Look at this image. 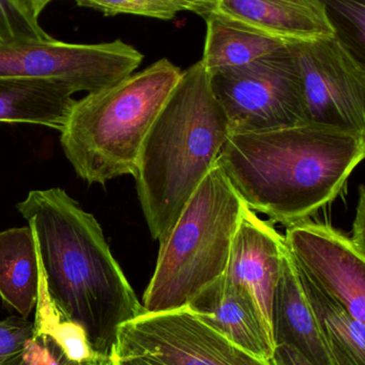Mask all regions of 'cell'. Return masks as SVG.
Segmentation results:
<instances>
[{"label": "cell", "mask_w": 365, "mask_h": 365, "mask_svg": "<svg viewBox=\"0 0 365 365\" xmlns=\"http://www.w3.org/2000/svg\"><path fill=\"white\" fill-rule=\"evenodd\" d=\"M31 227L47 296L109 358L118 328L146 312L96 217L61 188L36 189L17 204Z\"/></svg>", "instance_id": "1"}, {"label": "cell", "mask_w": 365, "mask_h": 365, "mask_svg": "<svg viewBox=\"0 0 365 365\" xmlns=\"http://www.w3.org/2000/svg\"><path fill=\"white\" fill-rule=\"evenodd\" d=\"M364 156V133L306 122L231 133L216 164L250 210L289 227L334 201Z\"/></svg>", "instance_id": "2"}, {"label": "cell", "mask_w": 365, "mask_h": 365, "mask_svg": "<svg viewBox=\"0 0 365 365\" xmlns=\"http://www.w3.org/2000/svg\"><path fill=\"white\" fill-rule=\"evenodd\" d=\"M201 60L182 72L137 160V195L154 240L166 235L231 136Z\"/></svg>", "instance_id": "3"}, {"label": "cell", "mask_w": 365, "mask_h": 365, "mask_svg": "<svg viewBox=\"0 0 365 365\" xmlns=\"http://www.w3.org/2000/svg\"><path fill=\"white\" fill-rule=\"evenodd\" d=\"M166 58L141 72L75 100L60 145L79 179L88 184L133 175L141 145L181 77Z\"/></svg>", "instance_id": "4"}, {"label": "cell", "mask_w": 365, "mask_h": 365, "mask_svg": "<svg viewBox=\"0 0 365 365\" xmlns=\"http://www.w3.org/2000/svg\"><path fill=\"white\" fill-rule=\"evenodd\" d=\"M244 206L216 164L160 242L141 304L146 312L184 308L225 274Z\"/></svg>", "instance_id": "5"}, {"label": "cell", "mask_w": 365, "mask_h": 365, "mask_svg": "<svg viewBox=\"0 0 365 365\" xmlns=\"http://www.w3.org/2000/svg\"><path fill=\"white\" fill-rule=\"evenodd\" d=\"M231 133L264 132L306 123L301 75L289 45L246 66L209 74Z\"/></svg>", "instance_id": "6"}, {"label": "cell", "mask_w": 365, "mask_h": 365, "mask_svg": "<svg viewBox=\"0 0 365 365\" xmlns=\"http://www.w3.org/2000/svg\"><path fill=\"white\" fill-rule=\"evenodd\" d=\"M111 365H272L206 325L188 307L144 312L118 328Z\"/></svg>", "instance_id": "7"}, {"label": "cell", "mask_w": 365, "mask_h": 365, "mask_svg": "<svg viewBox=\"0 0 365 365\" xmlns=\"http://www.w3.org/2000/svg\"><path fill=\"white\" fill-rule=\"evenodd\" d=\"M143 59L122 40L87 44L51 38L0 44V79L54 81L88 93L126 78Z\"/></svg>", "instance_id": "8"}, {"label": "cell", "mask_w": 365, "mask_h": 365, "mask_svg": "<svg viewBox=\"0 0 365 365\" xmlns=\"http://www.w3.org/2000/svg\"><path fill=\"white\" fill-rule=\"evenodd\" d=\"M311 123L365 134V63L336 36L289 43Z\"/></svg>", "instance_id": "9"}, {"label": "cell", "mask_w": 365, "mask_h": 365, "mask_svg": "<svg viewBox=\"0 0 365 365\" xmlns=\"http://www.w3.org/2000/svg\"><path fill=\"white\" fill-rule=\"evenodd\" d=\"M284 240L296 265L365 323V250L331 225L311 219L289 225Z\"/></svg>", "instance_id": "10"}, {"label": "cell", "mask_w": 365, "mask_h": 365, "mask_svg": "<svg viewBox=\"0 0 365 365\" xmlns=\"http://www.w3.org/2000/svg\"><path fill=\"white\" fill-rule=\"evenodd\" d=\"M285 252L284 236L244 204L224 276L250 294L272 341L274 293Z\"/></svg>", "instance_id": "11"}, {"label": "cell", "mask_w": 365, "mask_h": 365, "mask_svg": "<svg viewBox=\"0 0 365 365\" xmlns=\"http://www.w3.org/2000/svg\"><path fill=\"white\" fill-rule=\"evenodd\" d=\"M188 307L206 325L236 346L270 361L274 343L250 294L223 274L199 292Z\"/></svg>", "instance_id": "12"}, {"label": "cell", "mask_w": 365, "mask_h": 365, "mask_svg": "<svg viewBox=\"0 0 365 365\" xmlns=\"http://www.w3.org/2000/svg\"><path fill=\"white\" fill-rule=\"evenodd\" d=\"M214 11L286 43L334 36L319 0H219Z\"/></svg>", "instance_id": "13"}, {"label": "cell", "mask_w": 365, "mask_h": 365, "mask_svg": "<svg viewBox=\"0 0 365 365\" xmlns=\"http://www.w3.org/2000/svg\"><path fill=\"white\" fill-rule=\"evenodd\" d=\"M272 332L274 346L291 345L314 365H334L329 343L309 304L287 248L274 293Z\"/></svg>", "instance_id": "14"}, {"label": "cell", "mask_w": 365, "mask_h": 365, "mask_svg": "<svg viewBox=\"0 0 365 365\" xmlns=\"http://www.w3.org/2000/svg\"><path fill=\"white\" fill-rule=\"evenodd\" d=\"M74 94L54 81L0 79V124H32L61 132Z\"/></svg>", "instance_id": "15"}, {"label": "cell", "mask_w": 365, "mask_h": 365, "mask_svg": "<svg viewBox=\"0 0 365 365\" xmlns=\"http://www.w3.org/2000/svg\"><path fill=\"white\" fill-rule=\"evenodd\" d=\"M40 265L29 225L0 232V297L27 319L36 309Z\"/></svg>", "instance_id": "16"}, {"label": "cell", "mask_w": 365, "mask_h": 365, "mask_svg": "<svg viewBox=\"0 0 365 365\" xmlns=\"http://www.w3.org/2000/svg\"><path fill=\"white\" fill-rule=\"evenodd\" d=\"M204 19L207 31L201 61L208 74L223 68L246 66L276 53L289 44L214 11Z\"/></svg>", "instance_id": "17"}, {"label": "cell", "mask_w": 365, "mask_h": 365, "mask_svg": "<svg viewBox=\"0 0 365 365\" xmlns=\"http://www.w3.org/2000/svg\"><path fill=\"white\" fill-rule=\"evenodd\" d=\"M296 267L302 289L328 343L340 345L365 365L364 322L356 319L336 298L324 291L297 265Z\"/></svg>", "instance_id": "18"}, {"label": "cell", "mask_w": 365, "mask_h": 365, "mask_svg": "<svg viewBox=\"0 0 365 365\" xmlns=\"http://www.w3.org/2000/svg\"><path fill=\"white\" fill-rule=\"evenodd\" d=\"M81 8L92 9L105 16L136 15L169 21L179 13L192 12L204 17L216 9L219 0H72Z\"/></svg>", "instance_id": "19"}, {"label": "cell", "mask_w": 365, "mask_h": 365, "mask_svg": "<svg viewBox=\"0 0 365 365\" xmlns=\"http://www.w3.org/2000/svg\"><path fill=\"white\" fill-rule=\"evenodd\" d=\"M334 36L365 63V0H319Z\"/></svg>", "instance_id": "20"}, {"label": "cell", "mask_w": 365, "mask_h": 365, "mask_svg": "<svg viewBox=\"0 0 365 365\" xmlns=\"http://www.w3.org/2000/svg\"><path fill=\"white\" fill-rule=\"evenodd\" d=\"M51 38L19 0H0V44L38 42Z\"/></svg>", "instance_id": "21"}, {"label": "cell", "mask_w": 365, "mask_h": 365, "mask_svg": "<svg viewBox=\"0 0 365 365\" xmlns=\"http://www.w3.org/2000/svg\"><path fill=\"white\" fill-rule=\"evenodd\" d=\"M34 332V323L23 317L0 319V365L21 364Z\"/></svg>", "instance_id": "22"}, {"label": "cell", "mask_w": 365, "mask_h": 365, "mask_svg": "<svg viewBox=\"0 0 365 365\" xmlns=\"http://www.w3.org/2000/svg\"><path fill=\"white\" fill-rule=\"evenodd\" d=\"M19 365H111V362L109 358H99L83 364L72 361L49 334L34 328V336L26 347Z\"/></svg>", "instance_id": "23"}, {"label": "cell", "mask_w": 365, "mask_h": 365, "mask_svg": "<svg viewBox=\"0 0 365 365\" xmlns=\"http://www.w3.org/2000/svg\"><path fill=\"white\" fill-rule=\"evenodd\" d=\"M270 361L272 365H314L297 349L287 344L276 345Z\"/></svg>", "instance_id": "24"}, {"label": "cell", "mask_w": 365, "mask_h": 365, "mask_svg": "<svg viewBox=\"0 0 365 365\" xmlns=\"http://www.w3.org/2000/svg\"><path fill=\"white\" fill-rule=\"evenodd\" d=\"M365 191L364 186L361 185L359 188V200H358L357 212L354 221L353 236L351 240L362 250H365L364 225H365Z\"/></svg>", "instance_id": "25"}, {"label": "cell", "mask_w": 365, "mask_h": 365, "mask_svg": "<svg viewBox=\"0 0 365 365\" xmlns=\"http://www.w3.org/2000/svg\"><path fill=\"white\" fill-rule=\"evenodd\" d=\"M329 345L334 365H364L340 345L334 344V343H330Z\"/></svg>", "instance_id": "26"}, {"label": "cell", "mask_w": 365, "mask_h": 365, "mask_svg": "<svg viewBox=\"0 0 365 365\" xmlns=\"http://www.w3.org/2000/svg\"><path fill=\"white\" fill-rule=\"evenodd\" d=\"M54 0H19V4L34 17L39 19L43 11Z\"/></svg>", "instance_id": "27"}]
</instances>
